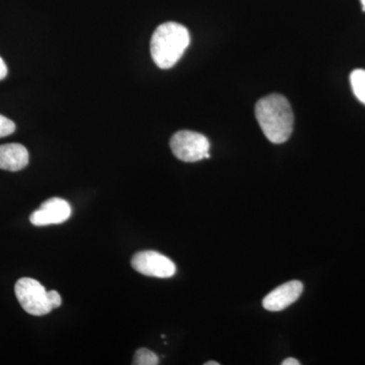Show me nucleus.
<instances>
[{
    "mask_svg": "<svg viewBox=\"0 0 365 365\" xmlns=\"http://www.w3.org/2000/svg\"><path fill=\"white\" fill-rule=\"evenodd\" d=\"M262 131L272 143H284L294 131V113L287 98L279 93L262 98L255 108Z\"/></svg>",
    "mask_w": 365,
    "mask_h": 365,
    "instance_id": "nucleus-1",
    "label": "nucleus"
},
{
    "mask_svg": "<svg viewBox=\"0 0 365 365\" xmlns=\"http://www.w3.org/2000/svg\"><path fill=\"white\" fill-rule=\"evenodd\" d=\"M189 44L190 34L186 26L174 21L163 24L151 37V57L160 68H172L181 59Z\"/></svg>",
    "mask_w": 365,
    "mask_h": 365,
    "instance_id": "nucleus-2",
    "label": "nucleus"
},
{
    "mask_svg": "<svg viewBox=\"0 0 365 365\" xmlns=\"http://www.w3.org/2000/svg\"><path fill=\"white\" fill-rule=\"evenodd\" d=\"M14 292L21 307L28 314L45 316L53 309L47 290L38 280L29 277L21 278L16 283Z\"/></svg>",
    "mask_w": 365,
    "mask_h": 365,
    "instance_id": "nucleus-3",
    "label": "nucleus"
},
{
    "mask_svg": "<svg viewBox=\"0 0 365 365\" xmlns=\"http://www.w3.org/2000/svg\"><path fill=\"white\" fill-rule=\"evenodd\" d=\"M170 145L175 157L182 162L195 163L210 158V143L208 139L197 132H177L170 138Z\"/></svg>",
    "mask_w": 365,
    "mask_h": 365,
    "instance_id": "nucleus-4",
    "label": "nucleus"
},
{
    "mask_svg": "<svg viewBox=\"0 0 365 365\" xmlns=\"http://www.w3.org/2000/svg\"><path fill=\"white\" fill-rule=\"evenodd\" d=\"M131 265L137 272L150 277L170 278L177 271L174 262L155 251H143L134 255Z\"/></svg>",
    "mask_w": 365,
    "mask_h": 365,
    "instance_id": "nucleus-5",
    "label": "nucleus"
},
{
    "mask_svg": "<svg viewBox=\"0 0 365 365\" xmlns=\"http://www.w3.org/2000/svg\"><path fill=\"white\" fill-rule=\"evenodd\" d=\"M71 206L61 198H51L45 201L39 209L34 211L30 222L36 227L60 225L66 222L71 216Z\"/></svg>",
    "mask_w": 365,
    "mask_h": 365,
    "instance_id": "nucleus-6",
    "label": "nucleus"
},
{
    "mask_svg": "<svg viewBox=\"0 0 365 365\" xmlns=\"http://www.w3.org/2000/svg\"><path fill=\"white\" fill-rule=\"evenodd\" d=\"M304 290V285L300 281L292 280L280 285L266 295L263 299L264 309L269 312H280L292 306Z\"/></svg>",
    "mask_w": 365,
    "mask_h": 365,
    "instance_id": "nucleus-7",
    "label": "nucleus"
},
{
    "mask_svg": "<svg viewBox=\"0 0 365 365\" xmlns=\"http://www.w3.org/2000/svg\"><path fill=\"white\" fill-rule=\"evenodd\" d=\"M29 163V153L20 143L0 145V169L9 172H19L25 169Z\"/></svg>",
    "mask_w": 365,
    "mask_h": 365,
    "instance_id": "nucleus-8",
    "label": "nucleus"
},
{
    "mask_svg": "<svg viewBox=\"0 0 365 365\" xmlns=\"http://www.w3.org/2000/svg\"><path fill=\"white\" fill-rule=\"evenodd\" d=\"M353 93L362 104L365 105V71L355 69L350 76Z\"/></svg>",
    "mask_w": 365,
    "mask_h": 365,
    "instance_id": "nucleus-9",
    "label": "nucleus"
},
{
    "mask_svg": "<svg viewBox=\"0 0 365 365\" xmlns=\"http://www.w3.org/2000/svg\"><path fill=\"white\" fill-rule=\"evenodd\" d=\"M158 364H160V359L158 355L146 348L137 350L132 362L134 365H158Z\"/></svg>",
    "mask_w": 365,
    "mask_h": 365,
    "instance_id": "nucleus-10",
    "label": "nucleus"
},
{
    "mask_svg": "<svg viewBox=\"0 0 365 365\" xmlns=\"http://www.w3.org/2000/svg\"><path fill=\"white\" fill-rule=\"evenodd\" d=\"M16 131V124L9 118L0 115V138L11 135Z\"/></svg>",
    "mask_w": 365,
    "mask_h": 365,
    "instance_id": "nucleus-11",
    "label": "nucleus"
},
{
    "mask_svg": "<svg viewBox=\"0 0 365 365\" xmlns=\"http://www.w3.org/2000/svg\"><path fill=\"white\" fill-rule=\"evenodd\" d=\"M48 297H49L50 304H51L53 309H57V307L61 306V297H60V294L56 290H50V292H48Z\"/></svg>",
    "mask_w": 365,
    "mask_h": 365,
    "instance_id": "nucleus-12",
    "label": "nucleus"
},
{
    "mask_svg": "<svg viewBox=\"0 0 365 365\" xmlns=\"http://www.w3.org/2000/svg\"><path fill=\"white\" fill-rule=\"evenodd\" d=\"M7 76V67L6 62L0 57V81L6 78Z\"/></svg>",
    "mask_w": 365,
    "mask_h": 365,
    "instance_id": "nucleus-13",
    "label": "nucleus"
},
{
    "mask_svg": "<svg viewBox=\"0 0 365 365\" xmlns=\"http://www.w3.org/2000/svg\"><path fill=\"white\" fill-rule=\"evenodd\" d=\"M282 364V365H300L302 364H300V362L297 359H287L283 360L282 364Z\"/></svg>",
    "mask_w": 365,
    "mask_h": 365,
    "instance_id": "nucleus-14",
    "label": "nucleus"
},
{
    "mask_svg": "<svg viewBox=\"0 0 365 365\" xmlns=\"http://www.w3.org/2000/svg\"><path fill=\"white\" fill-rule=\"evenodd\" d=\"M205 365H220V362H216V361H208V362H205V364H204Z\"/></svg>",
    "mask_w": 365,
    "mask_h": 365,
    "instance_id": "nucleus-15",
    "label": "nucleus"
},
{
    "mask_svg": "<svg viewBox=\"0 0 365 365\" xmlns=\"http://www.w3.org/2000/svg\"><path fill=\"white\" fill-rule=\"evenodd\" d=\"M362 6H364V11H365V0H361Z\"/></svg>",
    "mask_w": 365,
    "mask_h": 365,
    "instance_id": "nucleus-16",
    "label": "nucleus"
}]
</instances>
